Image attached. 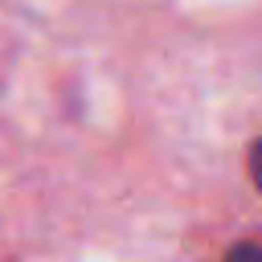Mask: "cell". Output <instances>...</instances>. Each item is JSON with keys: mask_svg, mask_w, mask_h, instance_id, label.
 <instances>
[{"mask_svg": "<svg viewBox=\"0 0 262 262\" xmlns=\"http://www.w3.org/2000/svg\"><path fill=\"white\" fill-rule=\"evenodd\" d=\"M225 262H262V246L242 242V246H233V250H229V258H225Z\"/></svg>", "mask_w": 262, "mask_h": 262, "instance_id": "cell-1", "label": "cell"}, {"mask_svg": "<svg viewBox=\"0 0 262 262\" xmlns=\"http://www.w3.org/2000/svg\"><path fill=\"white\" fill-rule=\"evenodd\" d=\"M250 176H254V184H258V192H262V139H258L254 151H250Z\"/></svg>", "mask_w": 262, "mask_h": 262, "instance_id": "cell-2", "label": "cell"}]
</instances>
